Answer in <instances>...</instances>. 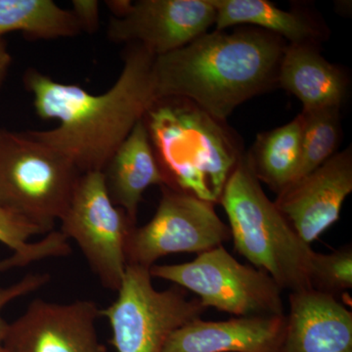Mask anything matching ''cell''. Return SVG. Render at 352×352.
<instances>
[{
    "instance_id": "3",
    "label": "cell",
    "mask_w": 352,
    "mask_h": 352,
    "mask_svg": "<svg viewBox=\"0 0 352 352\" xmlns=\"http://www.w3.org/2000/svg\"><path fill=\"white\" fill-rule=\"evenodd\" d=\"M144 122L168 186L219 203L227 180L244 156L224 122L186 99L164 98L155 102Z\"/></svg>"
},
{
    "instance_id": "22",
    "label": "cell",
    "mask_w": 352,
    "mask_h": 352,
    "mask_svg": "<svg viewBox=\"0 0 352 352\" xmlns=\"http://www.w3.org/2000/svg\"><path fill=\"white\" fill-rule=\"evenodd\" d=\"M39 234L43 233L38 227L7 210L0 203V242L2 244L13 252H24L31 247V238Z\"/></svg>"
},
{
    "instance_id": "27",
    "label": "cell",
    "mask_w": 352,
    "mask_h": 352,
    "mask_svg": "<svg viewBox=\"0 0 352 352\" xmlns=\"http://www.w3.org/2000/svg\"><path fill=\"white\" fill-rule=\"evenodd\" d=\"M132 1L129 0H116V1H106V4L110 9L111 12L113 13V17L120 18L122 17L129 10Z\"/></svg>"
},
{
    "instance_id": "7",
    "label": "cell",
    "mask_w": 352,
    "mask_h": 352,
    "mask_svg": "<svg viewBox=\"0 0 352 352\" xmlns=\"http://www.w3.org/2000/svg\"><path fill=\"white\" fill-rule=\"evenodd\" d=\"M150 274L196 294L206 308L237 317L285 314L279 285L264 271L236 261L223 245L189 263L155 264Z\"/></svg>"
},
{
    "instance_id": "9",
    "label": "cell",
    "mask_w": 352,
    "mask_h": 352,
    "mask_svg": "<svg viewBox=\"0 0 352 352\" xmlns=\"http://www.w3.org/2000/svg\"><path fill=\"white\" fill-rule=\"evenodd\" d=\"M156 214L145 226L134 227L126 243L127 265L150 270L157 259L175 252L201 254L231 239L229 226L214 205L164 185Z\"/></svg>"
},
{
    "instance_id": "5",
    "label": "cell",
    "mask_w": 352,
    "mask_h": 352,
    "mask_svg": "<svg viewBox=\"0 0 352 352\" xmlns=\"http://www.w3.org/2000/svg\"><path fill=\"white\" fill-rule=\"evenodd\" d=\"M80 175L29 131L0 129V203L43 234L54 230L63 217Z\"/></svg>"
},
{
    "instance_id": "19",
    "label": "cell",
    "mask_w": 352,
    "mask_h": 352,
    "mask_svg": "<svg viewBox=\"0 0 352 352\" xmlns=\"http://www.w3.org/2000/svg\"><path fill=\"white\" fill-rule=\"evenodd\" d=\"M13 32L45 41L82 32L73 12L52 0H0V38Z\"/></svg>"
},
{
    "instance_id": "11",
    "label": "cell",
    "mask_w": 352,
    "mask_h": 352,
    "mask_svg": "<svg viewBox=\"0 0 352 352\" xmlns=\"http://www.w3.org/2000/svg\"><path fill=\"white\" fill-rule=\"evenodd\" d=\"M217 11L212 0H140L122 17H112L108 38L139 44L155 57L179 50L208 32Z\"/></svg>"
},
{
    "instance_id": "15",
    "label": "cell",
    "mask_w": 352,
    "mask_h": 352,
    "mask_svg": "<svg viewBox=\"0 0 352 352\" xmlns=\"http://www.w3.org/2000/svg\"><path fill=\"white\" fill-rule=\"evenodd\" d=\"M113 205L133 221L149 187L168 185L153 149L144 119L139 120L102 170Z\"/></svg>"
},
{
    "instance_id": "17",
    "label": "cell",
    "mask_w": 352,
    "mask_h": 352,
    "mask_svg": "<svg viewBox=\"0 0 352 352\" xmlns=\"http://www.w3.org/2000/svg\"><path fill=\"white\" fill-rule=\"evenodd\" d=\"M215 28L223 31L237 25H254L287 39L289 44H314L324 38L316 21L300 11H286L266 0H212Z\"/></svg>"
},
{
    "instance_id": "13",
    "label": "cell",
    "mask_w": 352,
    "mask_h": 352,
    "mask_svg": "<svg viewBox=\"0 0 352 352\" xmlns=\"http://www.w3.org/2000/svg\"><path fill=\"white\" fill-rule=\"evenodd\" d=\"M287 316L198 318L171 333L163 352H281Z\"/></svg>"
},
{
    "instance_id": "21",
    "label": "cell",
    "mask_w": 352,
    "mask_h": 352,
    "mask_svg": "<svg viewBox=\"0 0 352 352\" xmlns=\"http://www.w3.org/2000/svg\"><path fill=\"white\" fill-rule=\"evenodd\" d=\"M311 289L335 296L352 288L351 245L330 254L314 252L310 273Z\"/></svg>"
},
{
    "instance_id": "10",
    "label": "cell",
    "mask_w": 352,
    "mask_h": 352,
    "mask_svg": "<svg viewBox=\"0 0 352 352\" xmlns=\"http://www.w3.org/2000/svg\"><path fill=\"white\" fill-rule=\"evenodd\" d=\"M100 317L101 308L92 300L36 298L8 324L2 347L8 352H107L97 333Z\"/></svg>"
},
{
    "instance_id": "6",
    "label": "cell",
    "mask_w": 352,
    "mask_h": 352,
    "mask_svg": "<svg viewBox=\"0 0 352 352\" xmlns=\"http://www.w3.org/2000/svg\"><path fill=\"white\" fill-rule=\"evenodd\" d=\"M152 278L150 270L127 265L117 298L101 309L117 352H163L171 333L207 309L180 287L157 291Z\"/></svg>"
},
{
    "instance_id": "26",
    "label": "cell",
    "mask_w": 352,
    "mask_h": 352,
    "mask_svg": "<svg viewBox=\"0 0 352 352\" xmlns=\"http://www.w3.org/2000/svg\"><path fill=\"white\" fill-rule=\"evenodd\" d=\"M12 63V56L7 48V44L3 38H0V87L3 85L9 69Z\"/></svg>"
},
{
    "instance_id": "24",
    "label": "cell",
    "mask_w": 352,
    "mask_h": 352,
    "mask_svg": "<svg viewBox=\"0 0 352 352\" xmlns=\"http://www.w3.org/2000/svg\"><path fill=\"white\" fill-rule=\"evenodd\" d=\"M59 247L53 238L44 237L38 242L32 243L31 247L24 252H13L9 258L0 259V272L23 267L36 261L50 258H56Z\"/></svg>"
},
{
    "instance_id": "2",
    "label": "cell",
    "mask_w": 352,
    "mask_h": 352,
    "mask_svg": "<svg viewBox=\"0 0 352 352\" xmlns=\"http://www.w3.org/2000/svg\"><path fill=\"white\" fill-rule=\"evenodd\" d=\"M287 44L261 29L206 32L155 57L157 100L183 98L226 122L238 106L278 83Z\"/></svg>"
},
{
    "instance_id": "16",
    "label": "cell",
    "mask_w": 352,
    "mask_h": 352,
    "mask_svg": "<svg viewBox=\"0 0 352 352\" xmlns=\"http://www.w3.org/2000/svg\"><path fill=\"white\" fill-rule=\"evenodd\" d=\"M278 83L302 102L303 110L340 108L346 98V76L325 59L314 44H287Z\"/></svg>"
},
{
    "instance_id": "4",
    "label": "cell",
    "mask_w": 352,
    "mask_h": 352,
    "mask_svg": "<svg viewBox=\"0 0 352 352\" xmlns=\"http://www.w3.org/2000/svg\"><path fill=\"white\" fill-rule=\"evenodd\" d=\"M219 203L226 210L235 250L282 289H311L314 250L303 242L264 193L244 155L227 180Z\"/></svg>"
},
{
    "instance_id": "12",
    "label": "cell",
    "mask_w": 352,
    "mask_h": 352,
    "mask_svg": "<svg viewBox=\"0 0 352 352\" xmlns=\"http://www.w3.org/2000/svg\"><path fill=\"white\" fill-rule=\"evenodd\" d=\"M352 192V152L346 148L289 185L274 201L300 239L307 245L340 219Z\"/></svg>"
},
{
    "instance_id": "1",
    "label": "cell",
    "mask_w": 352,
    "mask_h": 352,
    "mask_svg": "<svg viewBox=\"0 0 352 352\" xmlns=\"http://www.w3.org/2000/svg\"><path fill=\"white\" fill-rule=\"evenodd\" d=\"M154 59L143 46L129 44L119 78L110 89L99 95L30 69L24 83L34 98L36 115L43 120H57L59 124L29 133L63 155L82 175L103 170L116 150L157 101Z\"/></svg>"
},
{
    "instance_id": "8",
    "label": "cell",
    "mask_w": 352,
    "mask_h": 352,
    "mask_svg": "<svg viewBox=\"0 0 352 352\" xmlns=\"http://www.w3.org/2000/svg\"><path fill=\"white\" fill-rule=\"evenodd\" d=\"M60 222V232L75 241L102 286L118 292L126 274L127 239L136 222L113 205L102 171L80 175Z\"/></svg>"
},
{
    "instance_id": "18",
    "label": "cell",
    "mask_w": 352,
    "mask_h": 352,
    "mask_svg": "<svg viewBox=\"0 0 352 352\" xmlns=\"http://www.w3.org/2000/svg\"><path fill=\"white\" fill-rule=\"evenodd\" d=\"M302 117L258 134L245 155L259 182L279 194L295 180L302 157Z\"/></svg>"
},
{
    "instance_id": "20",
    "label": "cell",
    "mask_w": 352,
    "mask_h": 352,
    "mask_svg": "<svg viewBox=\"0 0 352 352\" xmlns=\"http://www.w3.org/2000/svg\"><path fill=\"white\" fill-rule=\"evenodd\" d=\"M300 115L302 124V157L294 182L337 154L342 138L340 108L302 110Z\"/></svg>"
},
{
    "instance_id": "14",
    "label": "cell",
    "mask_w": 352,
    "mask_h": 352,
    "mask_svg": "<svg viewBox=\"0 0 352 352\" xmlns=\"http://www.w3.org/2000/svg\"><path fill=\"white\" fill-rule=\"evenodd\" d=\"M281 352H352V312L315 289L291 292Z\"/></svg>"
},
{
    "instance_id": "25",
    "label": "cell",
    "mask_w": 352,
    "mask_h": 352,
    "mask_svg": "<svg viewBox=\"0 0 352 352\" xmlns=\"http://www.w3.org/2000/svg\"><path fill=\"white\" fill-rule=\"evenodd\" d=\"M74 16L82 32L94 34L99 28L100 4L95 0H73L72 2Z\"/></svg>"
},
{
    "instance_id": "23",
    "label": "cell",
    "mask_w": 352,
    "mask_h": 352,
    "mask_svg": "<svg viewBox=\"0 0 352 352\" xmlns=\"http://www.w3.org/2000/svg\"><path fill=\"white\" fill-rule=\"evenodd\" d=\"M50 281L48 274H28L17 283L7 287H0V349L3 344L4 338L8 324L2 318L1 312L3 308L13 302L16 298L29 295L32 292L43 288L44 285Z\"/></svg>"
},
{
    "instance_id": "28",
    "label": "cell",
    "mask_w": 352,
    "mask_h": 352,
    "mask_svg": "<svg viewBox=\"0 0 352 352\" xmlns=\"http://www.w3.org/2000/svg\"><path fill=\"white\" fill-rule=\"evenodd\" d=\"M0 352H8V351H6V349H4L3 347H1V349H0Z\"/></svg>"
}]
</instances>
